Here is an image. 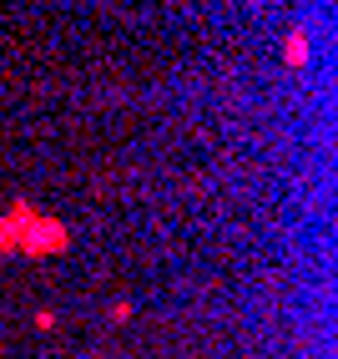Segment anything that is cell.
I'll list each match as a JSON object with an SVG mask.
<instances>
[{"instance_id":"6da1fadb","label":"cell","mask_w":338,"mask_h":359,"mask_svg":"<svg viewBox=\"0 0 338 359\" xmlns=\"http://www.w3.org/2000/svg\"><path fill=\"white\" fill-rule=\"evenodd\" d=\"M288 66H303V36L288 41Z\"/></svg>"}]
</instances>
